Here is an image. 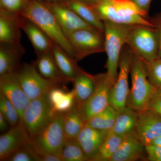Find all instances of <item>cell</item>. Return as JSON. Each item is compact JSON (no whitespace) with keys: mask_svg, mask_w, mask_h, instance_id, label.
<instances>
[{"mask_svg":"<svg viewBox=\"0 0 161 161\" xmlns=\"http://www.w3.org/2000/svg\"><path fill=\"white\" fill-rule=\"evenodd\" d=\"M135 133L145 146L161 136V115L147 109L138 112Z\"/></svg>","mask_w":161,"mask_h":161,"instance_id":"obj_15","label":"cell"},{"mask_svg":"<svg viewBox=\"0 0 161 161\" xmlns=\"http://www.w3.org/2000/svg\"><path fill=\"white\" fill-rule=\"evenodd\" d=\"M18 77L21 86L30 100L47 95L52 89L59 85L47 80L38 71L34 62L24 63L18 71Z\"/></svg>","mask_w":161,"mask_h":161,"instance_id":"obj_11","label":"cell"},{"mask_svg":"<svg viewBox=\"0 0 161 161\" xmlns=\"http://www.w3.org/2000/svg\"><path fill=\"white\" fill-rule=\"evenodd\" d=\"M43 2L53 14L67 38L78 30L94 28L63 3Z\"/></svg>","mask_w":161,"mask_h":161,"instance_id":"obj_12","label":"cell"},{"mask_svg":"<svg viewBox=\"0 0 161 161\" xmlns=\"http://www.w3.org/2000/svg\"><path fill=\"white\" fill-rule=\"evenodd\" d=\"M20 15L27 18L36 24L54 43L62 47L74 58L73 48L68 39L64 34L53 14L43 1L29 0Z\"/></svg>","mask_w":161,"mask_h":161,"instance_id":"obj_2","label":"cell"},{"mask_svg":"<svg viewBox=\"0 0 161 161\" xmlns=\"http://www.w3.org/2000/svg\"><path fill=\"white\" fill-rule=\"evenodd\" d=\"M147 109L161 115V90L158 89L155 95L151 98Z\"/></svg>","mask_w":161,"mask_h":161,"instance_id":"obj_36","label":"cell"},{"mask_svg":"<svg viewBox=\"0 0 161 161\" xmlns=\"http://www.w3.org/2000/svg\"><path fill=\"white\" fill-rule=\"evenodd\" d=\"M144 62L148 79L155 87L161 90V58L158 57L149 62Z\"/></svg>","mask_w":161,"mask_h":161,"instance_id":"obj_32","label":"cell"},{"mask_svg":"<svg viewBox=\"0 0 161 161\" xmlns=\"http://www.w3.org/2000/svg\"><path fill=\"white\" fill-rule=\"evenodd\" d=\"M61 156L63 161H90L75 138L65 139L61 151Z\"/></svg>","mask_w":161,"mask_h":161,"instance_id":"obj_30","label":"cell"},{"mask_svg":"<svg viewBox=\"0 0 161 161\" xmlns=\"http://www.w3.org/2000/svg\"><path fill=\"white\" fill-rule=\"evenodd\" d=\"M108 132L85 125L75 138L90 161H94Z\"/></svg>","mask_w":161,"mask_h":161,"instance_id":"obj_16","label":"cell"},{"mask_svg":"<svg viewBox=\"0 0 161 161\" xmlns=\"http://www.w3.org/2000/svg\"><path fill=\"white\" fill-rule=\"evenodd\" d=\"M148 19L158 33L159 39V49L158 57L161 58V11L152 17H148Z\"/></svg>","mask_w":161,"mask_h":161,"instance_id":"obj_37","label":"cell"},{"mask_svg":"<svg viewBox=\"0 0 161 161\" xmlns=\"http://www.w3.org/2000/svg\"><path fill=\"white\" fill-rule=\"evenodd\" d=\"M29 0H0V9L20 15Z\"/></svg>","mask_w":161,"mask_h":161,"instance_id":"obj_34","label":"cell"},{"mask_svg":"<svg viewBox=\"0 0 161 161\" xmlns=\"http://www.w3.org/2000/svg\"><path fill=\"white\" fill-rule=\"evenodd\" d=\"M76 1H79V2H81L86 5L93 7L97 5L102 0H76Z\"/></svg>","mask_w":161,"mask_h":161,"instance_id":"obj_41","label":"cell"},{"mask_svg":"<svg viewBox=\"0 0 161 161\" xmlns=\"http://www.w3.org/2000/svg\"><path fill=\"white\" fill-rule=\"evenodd\" d=\"M64 113H55L48 125L31 139V145L39 155L55 153L61 155L66 139L64 129Z\"/></svg>","mask_w":161,"mask_h":161,"instance_id":"obj_5","label":"cell"},{"mask_svg":"<svg viewBox=\"0 0 161 161\" xmlns=\"http://www.w3.org/2000/svg\"><path fill=\"white\" fill-rule=\"evenodd\" d=\"M9 124L5 117L0 113V130L1 132H6L8 131Z\"/></svg>","mask_w":161,"mask_h":161,"instance_id":"obj_40","label":"cell"},{"mask_svg":"<svg viewBox=\"0 0 161 161\" xmlns=\"http://www.w3.org/2000/svg\"><path fill=\"white\" fill-rule=\"evenodd\" d=\"M62 84L55 87L48 94L50 103L54 113H65L77 103L74 89L67 91L61 86Z\"/></svg>","mask_w":161,"mask_h":161,"instance_id":"obj_22","label":"cell"},{"mask_svg":"<svg viewBox=\"0 0 161 161\" xmlns=\"http://www.w3.org/2000/svg\"><path fill=\"white\" fill-rule=\"evenodd\" d=\"M132 55V50L126 44L121 52L117 79L110 90L109 105L113 107L118 113L127 106L130 90L129 76Z\"/></svg>","mask_w":161,"mask_h":161,"instance_id":"obj_8","label":"cell"},{"mask_svg":"<svg viewBox=\"0 0 161 161\" xmlns=\"http://www.w3.org/2000/svg\"><path fill=\"white\" fill-rule=\"evenodd\" d=\"M140 9L148 14L152 0H131Z\"/></svg>","mask_w":161,"mask_h":161,"instance_id":"obj_39","label":"cell"},{"mask_svg":"<svg viewBox=\"0 0 161 161\" xmlns=\"http://www.w3.org/2000/svg\"><path fill=\"white\" fill-rule=\"evenodd\" d=\"M149 145H154V146L161 147V136L157 137L151 141Z\"/></svg>","mask_w":161,"mask_h":161,"instance_id":"obj_42","label":"cell"},{"mask_svg":"<svg viewBox=\"0 0 161 161\" xmlns=\"http://www.w3.org/2000/svg\"><path fill=\"white\" fill-rule=\"evenodd\" d=\"M19 16L0 9V43H21Z\"/></svg>","mask_w":161,"mask_h":161,"instance_id":"obj_20","label":"cell"},{"mask_svg":"<svg viewBox=\"0 0 161 161\" xmlns=\"http://www.w3.org/2000/svg\"><path fill=\"white\" fill-rule=\"evenodd\" d=\"M47 2H59V3H65L69 0H41Z\"/></svg>","mask_w":161,"mask_h":161,"instance_id":"obj_43","label":"cell"},{"mask_svg":"<svg viewBox=\"0 0 161 161\" xmlns=\"http://www.w3.org/2000/svg\"><path fill=\"white\" fill-rule=\"evenodd\" d=\"M95 88L87 100L78 104V108L85 123L109 105V94L113 83L107 73L94 75Z\"/></svg>","mask_w":161,"mask_h":161,"instance_id":"obj_10","label":"cell"},{"mask_svg":"<svg viewBox=\"0 0 161 161\" xmlns=\"http://www.w3.org/2000/svg\"><path fill=\"white\" fill-rule=\"evenodd\" d=\"M145 146L135 132L125 136L110 161H134L143 158Z\"/></svg>","mask_w":161,"mask_h":161,"instance_id":"obj_17","label":"cell"},{"mask_svg":"<svg viewBox=\"0 0 161 161\" xmlns=\"http://www.w3.org/2000/svg\"><path fill=\"white\" fill-rule=\"evenodd\" d=\"M123 137L109 131L94 161H110L118 149Z\"/></svg>","mask_w":161,"mask_h":161,"instance_id":"obj_29","label":"cell"},{"mask_svg":"<svg viewBox=\"0 0 161 161\" xmlns=\"http://www.w3.org/2000/svg\"><path fill=\"white\" fill-rule=\"evenodd\" d=\"M39 161H63L61 155L55 153H47L39 155Z\"/></svg>","mask_w":161,"mask_h":161,"instance_id":"obj_38","label":"cell"},{"mask_svg":"<svg viewBox=\"0 0 161 161\" xmlns=\"http://www.w3.org/2000/svg\"><path fill=\"white\" fill-rule=\"evenodd\" d=\"M63 3L90 25L104 31L103 22L92 6L76 0H69Z\"/></svg>","mask_w":161,"mask_h":161,"instance_id":"obj_26","label":"cell"},{"mask_svg":"<svg viewBox=\"0 0 161 161\" xmlns=\"http://www.w3.org/2000/svg\"><path fill=\"white\" fill-rule=\"evenodd\" d=\"M19 24L31 42L36 55L51 50L53 41L36 24L27 18L20 15Z\"/></svg>","mask_w":161,"mask_h":161,"instance_id":"obj_18","label":"cell"},{"mask_svg":"<svg viewBox=\"0 0 161 161\" xmlns=\"http://www.w3.org/2000/svg\"><path fill=\"white\" fill-rule=\"evenodd\" d=\"M55 113L47 94L30 100L23 112L21 122L31 138L48 125Z\"/></svg>","mask_w":161,"mask_h":161,"instance_id":"obj_9","label":"cell"},{"mask_svg":"<svg viewBox=\"0 0 161 161\" xmlns=\"http://www.w3.org/2000/svg\"><path fill=\"white\" fill-rule=\"evenodd\" d=\"M118 115L116 110L110 105L97 115L92 117L86 125L103 131L109 132L115 124Z\"/></svg>","mask_w":161,"mask_h":161,"instance_id":"obj_28","label":"cell"},{"mask_svg":"<svg viewBox=\"0 0 161 161\" xmlns=\"http://www.w3.org/2000/svg\"><path fill=\"white\" fill-rule=\"evenodd\" d=\"M52 53L61 75L69 81L73 82L80 69L77 62L58 44L53 43Z\"/></svg>","mask_w":161,"mask_h":161,"instance_id":"obj_23","label":"cell"},{"mask_svg":"<svg viewBox=\"0 0 161 161\" xmlns=\"http://www.w3.org/2000/svg\"><path fill=\"white\" fill-rule=\"evenodd\" d=\"M74 89L78 104L87 100L94 93L95 83L94 75L80 69L73 82Z\"/></svg>","mask_w":161,"mask_h":161,"instance_id":"obj_25","label":"cell"},{"mask_svg":"<svg viewBox=\"0 0 161 161\" xmlns=\"http://www.w3.org/2000/svg\"><path fill=\"white\" fill-rule=\"evenodd\" d=\"M0 93L5 95L16 108L21 122L23 112L31 100L21 86L18 71L0 76Z\"/></svg>","mask_w":161,"mask_h":161,"instance_id":"obj_13","label":"cell"},{"mask_svg":"<svg viewBox=\"0 0 161 161\" xmlns=\"http://www.w3.org/2000/svg\"><path fill=\"white\" fill-rule=\"evenodd\" d=\"M130 74L132 86L129 92L127 106L138 112L147 110L158 89L148 79L144 60L133 53Z\"/></svg>","mask_w":161,"mask_h":161,"instance_id":"obj_3","label":"cell"},{"mask_svg":"<svg viewBox=\"0 0 161 161\" xmlns=\"http://www.w3.org/2000/svg\"><path fill=\"white\" fill-rule=\"evenodd\" d=\"M0 113L11 127L21 122L19 114L15 107L6 96L0 93Z\"/></svg>","mask_w":161,"mask_h":161,"instance_id":"obj_31","label":"cell"},{"mask_svg":"<svg viewBox=\"0 0 161 161\" xmlns=\"http://www.w3.org/2000/svg\"><path fill=\"white\" fill-rule=\"evenodd\" d=\"M35 63L38 71L45 79L60 83L69 82L58 69L52 50L37 55Z\"/></svg>","mask_w":161,"mask_h":161,"instance_id":"obj_21","label":"cell"},{"mask_svg":"<svg viewBox=\"0 0 161 161\" xmlns=\"http://www.w3.org/2000/svg\"><path fill=\"white\" fill-rule=\"evenodd\" d=\"M147 158L151 161H161V147L148 145L145 146Z\"/></svg>","mask_w":161,"mask_h":161,"instance_id":"obj_35","label":"cell"},{"mask_svg":"<svg viewBox=\"0 0 161 161\" xmlns=\"http://www.w3.org/2000/svg\"><path fill=\"white\" fill-rule=\"evenodd\" d=\"M6 161H39V157L29 144L9 156Z\"/></svg>","mask_w":161,"mask_h":161,"instance_id":"obj_33","label":"cell"},{"mask_svg":"<svg viewBox=\"0 0 161 161\" xmlns=\"http://www.w3.org/2000/svg\"><path fill=\"white\" fill-rule=\"evenodd\" d=\"M105 35V48L108 56L105 67L108 77L113 85L117 79L119 63L122 50L126 44L128 34L132 25L103 21Z\"/></svg>","mask_w":161,"mask_h":161,"instance_id":"obj_4","label":"cell"},{"mask_svg":"<svg viewBox=\"0 0 161 161\" xmlns=\"http://www.w3.org/2000/svg\"><path fill=\"white\" fill-rule=\"evenodd\" d=\"M92 7L103 21L153 26L148 20V14L131 0H102Z\"/></svg>","mask_w":161,"mask_h":161,"instance_id":"obj_1","label":"cell"},{"mask_svg":"<svg viewBox=\"0 0 161 161\" xmlns=\"http://www.w3.org/2000/svg\"><path fill=\"white\" fill-rule=\"evenodd\" d=\"M64 129L65 138L75 139L85 125V123L80 115L78 103L64 115Z\"/></svg>","mask_w":161,"mask_h":161,"instance_id":"obj_27","label":"cell"},{"mask_svg":"<svg viewBox=\"0 0 161 161\" xmlns=\"http://www.w3.org/2000/svg\"><path fill=\"white\" fill-rule=\"evenodd\" d=\"M25 52L21 43H0V76L17 72Z\"/></svg>","mask_w":161,"mask_h":161,"instance_id":"obj_19","label":"cell"},{"mask_svg":"<svg viewBox=\"0 0 161 161\" xmlns=\"http://www.w3.org/2000/svg\"><path fill=\"white\" fill-rule=\"evenodd\" d=\"M138 115V112L127 106L118 112L114 126L110 131L122 137L135 132Z\"/></svg>","mask_w":161,"mask_h":161,"instance_id":"obj_24","label":"cell"},{"mask_svg":"<svg viewBox=\"0 0 161 161\" xmlns=\"http://www.w3.org/2000/svg\"><path fill=\"white\" fill-rule=\"evenodd\" d=\"M126 44L133 53L147 62L158 57L159 39L156 30L146 25H132L126 40Z\"/></svg>","mask_w":161,"mask_h":161,"instance_id":"obj_6","label":"cell"},{"mask_svg":"<svg viewBox=\"0 0 161 161\" xmlns=\"http://www.w3.org/2000/svg\"><path fill=\"white\" fill-rule=\"evenodd\" d=\"M31 139L23 123L12 127L0 136V161H6L12 154L29 145Z\"/></svg>","mask_w":161,"mask_h":161,"instance_id":"obj_14","label":"cell"},{"mask_svg":"<svg viewBox=\"0 0 161 161\" xmlns=\"http://www.w3.org/2000/svg\"><path fill=\"white\" fill-rule=\"evenodd\" d=\"M67 38L77 62L89 55L105 52L104 32L95 27L78 30Z\"/></svg>","mask_w":161,"mask_h":161,"instance_id":"obj_7","label":"cell"}]
</instances>
